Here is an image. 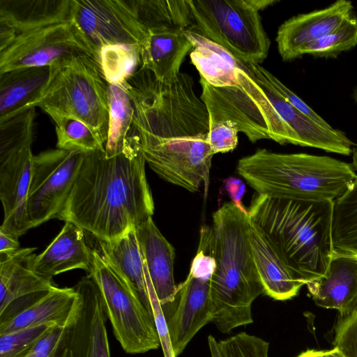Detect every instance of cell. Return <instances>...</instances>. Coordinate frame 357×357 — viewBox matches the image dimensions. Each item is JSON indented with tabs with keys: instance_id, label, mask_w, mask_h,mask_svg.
<instances>
[{
	"instance_id": "cell-43",
	"label": "cell",
	"mask_w": 357,
	"mask_h": 357,
	"mask_svg": "<svg viewBox=\"0 0 357 357\" xmlns=\"http://www.w3.org/2000/svg\"><path fill=\"white\" fill-rule=\"evenodd\" d=\"M252 6L259 11L278 2L275 0H250Z\"/></svg>"
},
{
	"instance_id": "cell-16",
	"label": "cell",
	"mask_w": 357,
	"mask_h": 357,
	"mask_svg": "<svg viewBox=\"0 0 357 357\" xmlns=\"http://www.w3.org/2000/svg\"><path fill=\"white\" fill-rule=\"evenodd\" d=\"M353 12L351 1L338 0L324 8L286 20L279 26L275 38L282 59L291 61L300 58L299 52L304 46L338 29L353 16Z\"/></svg>"
},
{
	"instance_id": "cell-44",
	"label": "cell",
	"mask_w": 357,
	"mask_h": 357,
	"mask_svg": "<svg viewBox=\"0 0 357 357\" xmlns=\"http://www.w3.org/2000/svg\"><path fill=\"white\" fill-rule=\"evenodd\" d=\"M323 357H346L337 348L323 351Z\"/></svg>"
},
{
	"instance_id": "cell-3",
	"label": "cell",
	"mask_w": 357,
	"mask_h": 357,
	"mask_svg": "<svg viewBox=\"0 0 357 357\" xmlns=\"http://www.w3.org/2000/svg\"><path fill=\"white\" fill-rule=\"evenodd\" d=\"M250 225L248 211L232 202L223 204L213 214L216 268L210 280L209 297L211 322L222 333L252 324V304L264 294L252 255Z\"/></svg>"
},
{
	"instance_id": "cell-23",
	"label": "cell",
	"mask_w": 357,
	"mask_h": 357,
	"mask_svg": "<svg viewBox=\"0 0 357 357\" xmlns=\"http://www.w3.org/2000/svg\"><path fill=\"white\" fill-rule=\"evenodd\" d=\"M249 239L264 294L277 301L296 296L304 284L292 277L264 234L252 222Z\"/></svg>"
},
{
	"instance_id": "cell-13",
	"label": "cell",
	"mask_w": 357,
	"mask_h": 357,
	"mask_svg": "<svg viewBox=\"0 0 357 357\" xmlns=\"http://www.w3.org/2000/svg\"><path fill=\"white\" fill-rule=\"evenodd\" d=\"M84 53L93 55L70 22L50 24L16 36L0 50V73L22 68L50 66Z\"/></svg>"
},
{
	"instance_id": "cell-21",
	"label": "cell",
	"mask_w": 357,
	"mask_h": 357,
	"mask_svg": "<svg viewBox=\"0 0 357 357\" xmlns=\"http://www.w3.org/2000/svg\"><path fill=\"white\" fill-rule=\"evenodd\" d=\"M181 28L164 27L149 31L141 47L142 66L155 78L167 82L176 77L193 45Z\"/></svg>"
},
{
	"instance_id": "cell-17",
	"label": "cell",
	"mask_w": 357,
	"mask_h": 357,
	"mask_svg": "<svg viewBox=\"0 0 357 357\" xmlns=\"http://www.w3.org/2000/svg\"><path fill=\"white\" fill-rule=\"evenodd\" d=\"M135 233L151 284L164 309L173 302L177 290L174 278L175 250L152 217L138 225Z\"/></svg>"
},
{
	"instance_id": "cell-41",
	"label": "cell",
	"mask_w": 357,
	"mask_h": 357,
	"mask_svg": "<svg viewBox=\"0 0 357 357\" xmlns=\"http://www.w3.org/2000/svg\"><path fill=\"white\" fill-rule=\"evenodd\" d=\"M20 248L17 237L0 230V254L9 255Z\"/></svg>"
},
{
	"instance_id": "cell-10",
	"label": "cell",
	"mask_w": 357,
	"mask_h": 357,
	"mask_svg": "<svg viewBox=\"0 0 357 357\" xmlns=\"http://www.w3.org/2000/svg\"><path fill=\"white\" fill-rule=\"evenodd\" d=\"M146 162L165 181L191 192L207 188L214 155L206 135L155 137L130 131Z\"/></svg>"
},
{
	"instance_id": "cell-47",
	"label": "cell",
	"mask_w": 357,
	"mask_h": 357,
	"mask_svg": "<svg viewBox=\"0 0 357 357\" xmlns=\"http://www.w3.org/2000/svg\"><path fill=\"white\" fill-rule=\"evenodd\" d=\"M355 99H356V102L357 103V89H356V95H355Z\"/></svg>"
},
{
	"instance_id": "cell-12",
	"label": "cell",
	"mask_w": 357,
	"mask_h": 357,
	"mask_svg": "<svg viewBox=\"0 0 357 357\" xmlns=\"http://www.w3.org/2000/svg\"><path fill=\"white\" fill-rule=\"evenodd\" d=\"M84 154L56 149L33 155L26 206L31 228L57 218L71 192Z\"/></svg>"
},
{
	"instance_id": "cell-9",
	"label": "cell",
	"mask_w": 357,
	"mask_h": 357,
	"mask_svg": "<svg viewBox=\"0 0 357 357\" xmlns=\"http://www.w3.org/2000/svg\"><path fill=\"white\" fill-rule=\"evenodd\" d=\"M96 282L114 335L123 351L144 354L160 347L153 314L100 250L89 274Z\"/></svg>"
},
{
	"instance_id": "cell-6",
	"label": "cell",
	"mask_w": 357,
	"mask_h": 357,
	"mask_svg": "<svg viewBox=\"0 0 357 357\" xmlns=\"http://www.w3.org/2000/svg\"><path fill=\"white\" fill-rule=\"evenodd\" d=\"M238 63V86L215 87L200 77V98L206 106L209 124L230 121L252 143L268 139L280 144L297 145L294 135L282 121L250 70L239 59Z\"/></svg>"
},
{
	"instance_id": "cell-11",
	"label": "cell",
	"mask_w": 357,
	"mask_h": 357,
	"mask_svg": "<svg viewBox=\"0 0 357 357\" xmlns=\"http://www.w3.org/2000/svg\"><path fill=\"white\" fill-rule=\"evenodd\" d=\"M70 22L97 61L102 47H142L149 32L137 0H71Z\"/></svg>"
},
{
	"instance_id": "cell-33",
	"label": "cell",
	"mask_w": 357,
	"mask_h": 357,
	"mask_svg": "<svg viewBox=\"0 0 357 357\" xmlns=\"http://www.w3.org/2000/svg\"><path fill=\"white\" fill-rule=\"evenodd\" d=\"M54 325L40 324L0 335V357H26Z\"/></svg>"
},
{
	"instance_id": "cell-1",
	"label": "cell",
	"mask_w": 357,
	"mask_h": 357,
	"mask_svg": "<svg viewBox=\"0 0 357 357\" xmlns=\"http://www.w3.org/2000/svg\"><path fill=\"white\" fill-rule=\"evenodd\" d=\"M145 162L129 136L114 155L107 156L105 149L85 153L57 219L74 223L101 242L135 229L154 212Z\"/></svg>"
},
{
	"instance_id": "cell-24",
	"label": "cell",
	"mask_w": 357,
	"mask_h": 357,
	"mask_svg": "<svg viewBox=\"0 0 357 357\" xmlns=\"http://www.w3.org/2000/svg\"><path fill=\"white\" fill-rule=\"evenodd\" d=\"M71 0H0V25L15 37L50 24L70 22Z\"/></svg>"
},
{
	"instance_id": "cell-27",
	"label": "cell",
	"mask_w": 357,
	"mask_h": 357,
	"mask_svg": "<svg viewBox=\"0 0 357 357\" xmlns=\"http://www.w3.org/2000/svg\"><path fill=\"white\" fill-rule=\"evenodd\" d=\"M100 251L138 294L152 313L145 277L144 263L135 229L110 242L98 241Z\"/></svg>"
},
{
	"instance_id": "cell-8",
	"label": "cell",
	"mask_w": 357,
	"mask_h": 357,
	"mask_svg": "<svg viewBox=\"0 0 357 357\" xmlns=\"http://www.w3.org/2000/svg\"><path fill=\"white\" fill-rule=\"evenodd\" d=\"M35 117L33 111L26 110L0 122V199L3 208L0 230L17 238L31 229L26 206Z\"/></svg>"
},
{
	"instance_id": "cell-34",
	"label": "cell",
	"mask_w": 357,
	"mask_h": 357,
	"mask_svg": "<svg viewBox=\"0 0 357 357\" xmlns=\"http://www.w3.org/2000/svg\"><path fill=\"white\" fill-rule=\"evenodd\" d=\"M222 357H268L269 343L245 332L218 342Z\"/></svg>"
},
{
	"instance_id": "cell-20",
	"label": "cell",
	"mask_w": 357,
	"mask_h": 357,
	"mask_svg": "<svg viewBox=\"0 0 357 357\" xmlns=\"http://www.w3.org/2000/svg\"><path fill=\"white\" fill-rule=\"evenodd\" d=\"M36 248H20L9 254H0V313L14 301L56 287L52 279L33 269Z\"/></svg>"
},
{
	"instance_id": "cell-7",
	"label": "cell",
	"mask_w": 357,
	"mask_h": 357,
	"mask_svg": "<svg viewBox=\"0 0 357 357\" xmlns=\"http://www.w3.org/2000/svg\"><path fill=\"white\" fill-rule=\"evenodd\" d=\"M191 25L197 33L226 49L243 62L259 64L268 56L271 41L259 11L250 0H188Z\"/></svg>"
},
{
	"instance_id": "cell-36",
	"label": "cell",
	"mask_w": 357,
	"mask_h": 357,
	"mask_svg": "<svg viewBox=\"0 0 357 357\" xmlns=\"http://www.w3.org/2000/svg\"><path fill=\"white\" fill-rule=\"evenodd\" d=\"M333 344L346 357H357V305L348 314L339 316Z\"/></svg>"
},
{
	"instance_id": "cell-2",
	"label": "cell",
	"mask_w": 357,
	"mask_h": 357,
	"mask_svg": "<svg viewBox=\"0 0 357 357\" xmlns=\"http://www.w3.org/2000/svg\"><path fill=\"white\" fill-rule=\"evenodd\" d=\"M333 203L257 194L248 210L290 274L304 285L324 275L333 257Z\"/></svg>"
},
{
	"instance_id": "cell-4",
	"label": "cell",
	"mask_w": 357,
	"mask_h": 357,
	"mask_svg": "<svg viewBox=\"0 0 357 357\" xmlns=\"http://www.w3.org/2000/svg\"><path fill=\"white\" fill-rule=\"evenodd\" d=\"M236 170L258 195L299 201L334 202L357 178L350 164L329 156L265 149L241 158Z\"/></svg>"
},
{
	"instance_id": "cell-15",
	"label": "cell",
	"mask_w": 357,
	"mask_h": 357,
	"mask_svg": "<svg viewBox=\"0 0 357 357\" xmlns=\"http://www.w3.org/2000/svg\"><path fill=\"white\" fill-rule=\"evenodd\" d=\"M210 280L188 275L177 286L173 302L162 309L176 357L197 333L211 322Z\"/></svg>"
},
{
	"instance_id": "cell-40",
	"label": "cell",
	"mask_w": 357,
	"mask_h": 357,
	"mask_svg": "<svg viewBox=\"0 0 357 357\" xmlns=\"http://www.w3.org/2000/svg\"><path fill=\"white\" fill-rule=\"evenodd\" d=\"M225 187L227 194L231 199V202L242 211H247L248 210L243 206L241 202V199L245 190L243 182L238 178L229 177L225 180Z\"/></svg>"
},
{
	"instance_id": "cell-38",
	"label": "cell",
	"mask_w": 357,
	"mask_h": 357,
	"mask_svg": "<svg viewBox=\"0 0 357 357\" xmlns=\"http://www.w3.org/2000/svg\"><path fill=\"white\" fill-rule=\"evenodd\" d=\"M238 132L236 126L230 121L209 124L208 142L214 155L233 151L238 144Z\"/></svg>"
},
{
	"instance_id": "cell-26",
	"label": "cell",
	"mask_w": 357,
	"mask_h": 357,
	"mask_svg": "<svg viewBox=\"0 0 357 357\" xmlns=\"http://www.w3.org/2000/svg\"><path fill=\"white\" fill-rule=\"evenodd\" d=\"M193 48L190 57L200 77L215 87L238 86V59L220 45L185 30Z\"/></svg>"
},
{
	"instance_id": "cell-45",
	"label": "cell",
	"mask_w": 357,
	"mask_h": 357,
	"mask_svg": "<svg viewBox=\"0 0 357 357\" xmlns=\"http://www.w3.org/2000/svg\"><path fill=\"white\" fill-rule=\"evenodd\" d=\"M297 357H323V351L307 350L299 354Z\"/></svg>"
},
{
	"instance_id": "cell-46",
	"label": "cell",
	"mask_w": 357,
	"mask_h": 357,
	"mask_svg": "<svg viewBox=\"0 0 357 357\" xmlns=\"http://www.w3.org/2000/svg\"><path fill=\"white\" fill-rule=\"evenodd\" d=\"M352 163L351 166L354 171L357 172V146L354 147L352 151Z\"/></svg>"
},
{
	"instance_id": "cell-39",
	"label": "cell",
	"mask_w": 357,
	"mask_h": 357,
	"mask_svg": "<svg viewBox=\"0 0 357 357\" xmlns=\"http://www.w3.org/2000/svg\"><path fill=\"white\" fill-rule=\"evenodd\" d=\"M145 277L149 295L150 303L152 309L155 325L159 336L160 347L162 349L164 357H176L173 349L169 336L167 321L165 317L162 307L156 296L155 292L151 284L145 264Z\"/></svg>"
},
{
	"instance_id": "cell-19",
	"label": "cell",
	"mask_w": 357,
	"mask_h": 357,
	"mask_svg": "<svg viewBox=\"0 0 357 357\" xmlns=\"http://www.w3.org/2000/svg\"><path fill=\"white\" fill-rule=\"evenodd\" d=\"M93 263V250L86 244L85 231L67 221L47 248L35 257L33 269L43 277L52 279L54 275L74 269L89 273Z\"/></svg>"
},
{
	"instance_id": "cell-5",
	"label": "cell",
	"mask_w": 357,
	"mask_h": 357,
	"mask_svg": "<svg viewBox=\"0 0 357 357\" xmlns=\"http://www.w3.org/2000/svg\"><path fill=\"white\" fill-rule=\"evenodd\" d=\"M49 83L34 107L50 117L66 116L86 123L105 146L109 130V84L99 63L80 54L50 66Z\"/></svg>"
},
{
	"instance_id": "cell-37",
	"label": "cell",
	"mask_w": 357,
	"mask_h": 357,
	"mask_svg": "<svg viewBox=\"0 0 357 357\" xmlns=\"http://www.w3.org/2000/svg\"><path fill=\"white\" fill-rule=\"evenodd\" d=\"M255 66L264 79L291 105L320 126L328 128H332L326 121L266 69L258 63H255Z\"/></svg>"
},
{
	"instance_id": "cell-31",
	"label": "cell",
	"mask_w": 357,
	"mask_h": 357,
	"mask_svg": "<svg viewBox=\"0 0 357 357\" xmlns=\"http://www.w3.org/2000/svg\"><path fill=\"white\" fill-rule=\"evenodd\" d=\"M51 118L55 123L57 149L84 153L105 149L104 145L84 122L66 116Z\"/></svg>"
},
{
	"instance_id": "cell-29",
	"label": "cell",
	"mask_w": 357,
	"mask_h": 357,
	"mask_svg": "<svg viewBox=\"0 0 357 357\" xmlns=\"http://www.w3.org/2000/svg\"><path fill=\"white\" fill-rule=\"evenodd\" d=\"M109 105V130L105 144L107 156L121 152L132 127L134 108L131 99L121 86L109 84L107 89Z\"/></svg>"
},
{
	"instance_id": "cell-22",
	"label": "cell",
	"mask_w": 357,
	"mask_h": 357,
	"mask_svg": "<svg viewBox=\"0 0 357 357\" xmlns=\"http://www.w3.org/2000/svg\"><path fill=\"white\" fill-rule=\"evenodd\" d=\"M50 66L17 68L0 73V122L34 107L47 86Z\"/></svg>"
},
{
	"instance_id": "cell-14",
	"label": "cell",
	"mask_w": 357,
	"mask_h": 357,
	"mask_svg": "<svg viewBox=\"0 0 357 357\" xmlns=\"http://www.w3.org/2000/svg\"><path fill=\"white\" fill-rule=\"evenodd\" d=\"M73 287L77 298L68 321L66 357H111L107 317L96 282L88 275Z\"/></svg>"
},
{
	"instance_id": "cell-28",
	"label": "cell",
	"mask_w": 357,
	"mask_h": 357,
	"mask_svg": "<svg viewBox=\"0 0 357 357\" xmlns=\"http://www.w3.org/2000/svg\"><path fill=\"white\" fill-rule=\"evenodd\" d=\"M331 236L334 253L357 256V178L333 203Z\"/></svg>"
},
{
	"instance_id": "cell-32",
	"label": "cell",
	"mask_w": 357,
	"mask_h": 357,
	"mask_svg": "<svg viewBox=\"0 0 357 357\" xmlns=\"http://www.w3.org/2000/svg\"><path fill=\"white\" fill-rule=\"evenodd\" d=\"M357 45V17L352 16L338 29L321 38L304 46L299 52L319 58H334Z\"/></svg>"
},
{
	"instance_id": "cell-30",
	"label": "cell",
	"mask_w": 357,
	"mask_h": 357,
	"mask_svg": "<svg viewBox=\"0 0 357 357\" xmlns=\"http://www.w3.org/2000/svg\"><path fill=\"white\" fill-rule=\"evenodd\" d=\"M98 61L108 84L123 86L142 66L141 47L114 45L102 47Z\"/></svg>"
},
{
	"instance_id": "cell-25",
	"label": "cell",
	"mask_w": 357,
	"mask_h": 357,
	"mask_svg": "<svg viewBox=\"0 0 357 357\" xmlns=\"http://www.w3.org/2000/svg\"><path fill=\"white\" fill-rule=\"evenodd\" d=\"M76 298L74 287L56 286L13 317L0 322V335L44 324H64L71 315Z\"/></svg>"
},
{
	"instance_id": "cell-35",
	"label": "cell",
	"mask_w": 357,
	"mask_h": 357,
	"mask_svg": "<svg viewBox=\"0 0 357 357\" xmlns=\"http://www.w3.org/2000/svg\"><path fill=\"white\" fill-rule=\"evenodd\" d=\"M68 321L52 327L26 357H66Z\"/></svg>"
},
{
	"instance_id": "cell-42",
	"label": "cell",
	"mask_w": 357,
	"mask_h": 357,
	"mask_svg": "<svg viewBox=\"0 0 357 357\" xmlns=\"http://www.w3.org/2000/svg\"><path fill=\"white\" fill-rule=\"evenodd\" d=\"M208 341L211 357H222L218 348V342L212 335L208 336Z\"/></svg>"
},
{
	"instance_id": "cell-18",
	"label": "cell",
	"mask_w": 357,
	"mask_h": 357,
	"mask_svg": "<svg viewBox=\"0 0 357 357\" xmlns=\"http://www.w3.org/2000/svg\"><path fill=\"white\" fill-rule=\"evenodd\" d=\"M305 285L317 305L348 314L357 305V256L333 252L325 274Z\"/></svg>"
}]
</instances>
